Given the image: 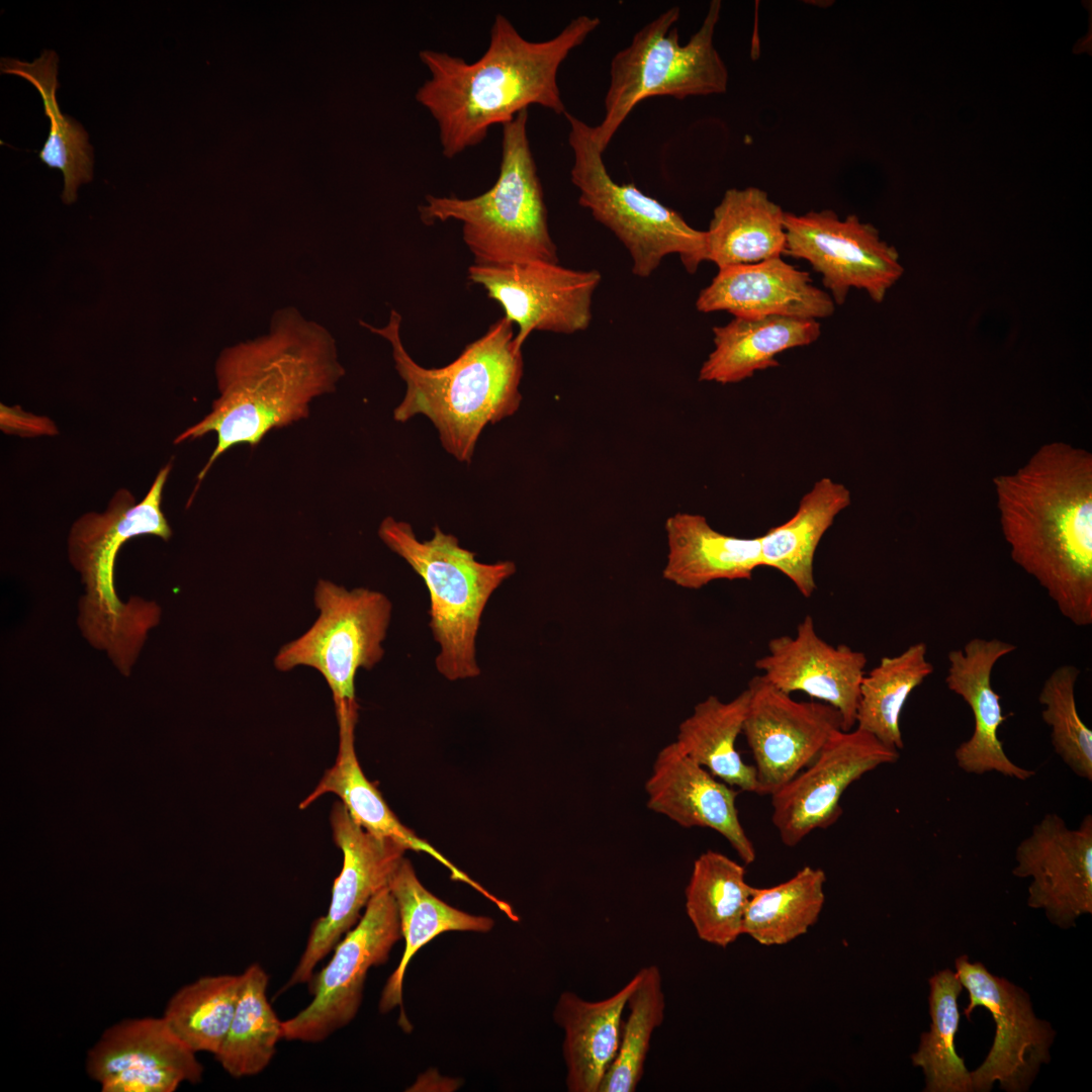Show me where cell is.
Listing matches in <instances>:
<instances>
[{
	"label": "cell",
	"mask_w": 1092,
	"mask_h": 1092,
	"mask_svg": "<svg viewBox=\"0 0 1092 1092\" xmlns=\"http://www.w3.org/2000/svg\"><path fill=\"white\" fill-rule=\"evenodd\" d=\"M401 315L391 310L381 328L360 325L387 340L394 367L405 382L403 399L393 411L396 422L426 416L436 427L444 449L469 463L482 430L514 415L520 407L522 350L514 343V324L505 316L466 345L440 368H425L406 352L400 338Z\"/></svg>",
	"instance_id": "277c9868"
},
{
	"label": "cell",
	"mask_w": 1092,
	"mask_h": 1092,
	"mask_svg": "<svg viewBox=\"0 0 1092 1092\" xmlns=\"http://www.w3.org/2000/svg\"><path fill=\"white\" fill-rule=\"evenodd\" d=\"M749 700L742 733L754 759L759 795H771L819 754L843 730L840 713L823 702H798L763 675L747 686Z\"/></svg>",
	"instance_id": "e0dca14e"
},
{
	"label": "cell",
	"mask_w": 1092,
	"mask_h": 1092,
	"mask_svg": "<svg viewBox=\"0 0 1092 1092\" xmlns=\"http://www.w3.org/2000/svg\"><path fill=\"white\" fill-rule=\"evenodd\" d=\"M785 229L784 255L807 261L821 274L835 305L844 304L850 288L880 303L904 273L897 250L855 214L840 219L830 209L786 212Z\"/></svg>",
	"instance_id": "7c38bea8"
},
{
	"label": "cell",
	"mask_w": 1092,
	"mask_h": 1092,
	"mask_svg": "<svg viewBox=\"0 0 1092 1092\" xmlns=\"http://www.w3.org/2000/svg\"><path fill=\"white\" fill-rule=\"evenodd\" d=\"M171 468L170 461L159 470L142 500L136 502L129 490L120 488L103 513L81 516L69 533V560L85 585L79 605V627L90 644L106 651L125 675L148 632L159 624L161 613L154 602L140 598L126 603L119 600L114 583L115 562L121 546L133 537L171 538V527L161 509Z\"/></svg>",
	"instance_id": "5b68a950"
},
{
	"label": "cell",
	"mask_w": 1092,
	"mask_h": 1092,
	"mask_svg": "<svg viewBox=\"0 0 1092 1092\" xmlns=\"http://www.w3.org/2000/svg\"><path fill=\"white\" fill-rule=\"evenodd\" d=\"M468 278L517 325L514 343L521 350L535 331L573 334L586 330L593 318V296L602 280L598 270H574L542 261L472 264Z\"/></svg>",
	"instance_id": "5bb4252c"
},
{
	"label": "cell",
	"mask_w": 1092,
	"mask_h": 1092,
	"mask_svg": "<svg viewBox=\"0 0 1092 1092\" xmlns=\"http://www.w3.org/2000/svg\"><path fill=\"white\" fill-rule=\"evenodd\" d=\"M628 998L629 1014L622 1025L618 1053L599 1092H634L640 1083L654 1030L664 1019L665 996L657 966L640 969Z\"/></svg>",
	"instance_id": "f35d334b"
},
{
	"label": "cell",
	"mask_w": 1092,
	"mask_h": 1092,
	"mask_svg": "<svg viewBox=\"0 0 1092 1092\" xmlns=\"http://www.w3.org/2000/svg\"><path fill=\"white\" fill-rule=\"evenodd\" d=\"M645 791L651 811L684 828L713 829L745 864L755 860V847L739 819L738 792L691 759L674 741L657 753Z\"/></svg>",
	"instance_id": "ffe728a7"
},
{
	"label": "cell",
	"mask_w": 1092,
	"mask_h": 1092,
	"mask_svg": "<svg viewBox=\"0 0 1092 1092\" xmlns=\"http://www.w3.org/2000/svg\"><path fill=\"white\" fill-rule=\"evenodd\" d=\"M748 700L747 688L728 702L709 696L679 724L674 742L715 778L733 788L759 795L754 765L745 763L736 749Z\"/></svg>",
	"instance_id": "4dcf8cb0"
},
{
	"label": "cell",
	"mask_w": 1092,
	"mask_h": 1092,
	"mask_svg": "<svg viewBox=\"0 0 1092 1092\" xmlns=\"http://www.w3.org/2000/svg\"><path fill=\"white\" fill-rule=\"evenodd\" d=\"M826 875L804 867L788 881L755 888L743 918V934L762 945H782L805 934L822 911Z\"/></svg>",
	"instance_id": "e575fe53"
},
{
	"label": "cell",
	"mask_w": 1092,
	"mask_h": 1092,
	"mask_svg": "<svg viewBox=\"0 0 1092 1092\" xmlns=\"http://www.w3.org/2000/svg\"><path fill=\"white\" fill-rule=\"evenodd\" d=\"M1080 672L1073 664L1058 666L1044 680L1038 702L1055 752L1076 776L1091 782L1092 731L1080 718L1075 697Z\"/></svg>",
	"instance_id": "ab89813d"
},
{
	"label": "cell",
	"mask_w": 1092,
	"mask_h": 1092,
	"mask_svg": "<svg viewBox=\"0 0 1092 1092\" xmlns=\"http://www.w3.org/2000/svg\"><path fill=\"white\" fill-rule=\"evenodd\" d=\"M714 350L702 364L699 380L737 383L756 371L778 367L776 356L816 342L817 320L788 316L737 317L713 328Z\"/></svg>",
	"instance_id": "484cf974"
},
{
	"label": "cell",
	"mask_w": 1092,
	"mask_h": 1092,
	"mask_svg": "<svg viewBox=\"0 0 1092 1092\" xmlns=\"http://www.w3.org/2000/svg\"><path fill=\"white\" fill-rule=\"evenodd\" d=\"M638 982V974L618 992L599 1001L573 992L560 994L553 1011L564 1037L562 1055L569 1092H599L620 1044L622 1015Z\"/></svg>",
	"instance_id": "cb8c5ba5"
},
{
	"label": "cell",
	"mask_w": 1092,
	"mask_h": 1092,
	"mask_svg": "<svg viewBox=\"0 0 1092 1092\" xmlns=\"http://www.w3.org/2000/svg\"><path fill=\"white\" fill-rule=\"evenodd\" d=\"M899 757L898 749L857 727L835 732L809 765L770 795L771 821L782 842L793 847L814 830L833 825L842 815L846 789Z\"/></svg>",
	"instance_id": "2e32d148"
},
{
	"label": "cell",
	"mask_w": 1092,
	"mask_h": 1092,
	"mask_svg": "<svg viewBox=\"0 0 1092 1092\" xmlns=\"http://www.w3.org/2000/svg\"><path fill=\"white\" fill-rule=\"evenodd\" d=\"M345 373L331 332L297 308L282 307L266 334L221 351L214 365L218 397L174 443L215 433L216 446L197 475L200 483L229 449L254 448L271 430L307 418L309 403L335 391Z\"/></svg>",
	"instance_id": "6da1fadb"
},
{
	"label": "cell",
	"mask_w": 1092,
	"mask_h": 1092,
	"mask_svg": "<svg viewBox=\"0 0 1092 1092\" xmlns=\"http://www.w3.org/2000/svg\"><path fill=\"white\" fill-rule=\"evenodd\" d=\"M1012 560L1079 627L1092 624V454L1042 445L1014 473L993 478Z\"/></svg>",
	"instance_id": "3957f363"
},
{
	"label": "cell",
	"mask_w": 1092,
	"mask_h": 1092,
	"mask_svg": "<svg viewBox=\"0 0 1092 1092\" xmlns=\"http://www.w3.org/2000/svg\"><path fill=\"white\" fill-rule=\"evenodd\" d=\"M241 985L242 974L201 977L172 996L163 1018L194 1053L215 1056L231 1027Z\"/></svg>",
	"instance_id": "74e56055"
},
{
	"label": "cell",
	"mask_w": 1092,
	"mask_h": 1092,
	"mask_svg": "<svg viewBox=\"0 0 1092 1092\" xmlns=\"http://www.w3.org/2000/svg\"><path fill=\"white\" fill-rule=\"evenodd\" d=\"M740 863L715 850L694 861L686 888V911L698 937L726 947L743 934V918L754 892Z\"/></svg>",
	"instance_id": "d6a6232c"
},
{
	"label": "cell",
	"mask_w": 1092,
	"mask_h": 1092,
	"mask_svg": "<svg viewBox=\"0 0 1092 1092\" xmlns=\"http://www.w3.org/2000/svg\"><path fill=\"white\" fill-rule=\"evenodd\" d=\"M927 646L917 642L895 656L882 657L864 673L859 688L855 727L898 750L904 747L900 717L911 693L934 670Z\"/></svg>",
	"instance_id": "836d02e7"
},
{
	"label": "cell",
	"mask_w": 1092,
	"mask_h": 1092,
	"mask_svg": "<svg viewBox=\"0 0 1092 1092\" xmlns=\"http://www.w3.org/2000/svg\"><path fill=\"white\" fill-rule=\"evenodd\" d=\"M528 120L527 109L502 125L499 171L488 190L470 198L429 194L418 208L427 225L461 222L473 264L559 263L528 138Z\"/></svg>",
	"instance_id": "8992f818"
},
{
	"label": "cell",
	"mask_w": 1092,
	"mask_h": 1092,
	"mask_svg": "<svg viewBox=\"0 0 1092 1092\" xmlns=\"http://www.w3.org/2000/svg\"><path fill=\"white\" fill-rule=\"evenodd\" d=\"M785 213L759 188L726 190L705 231V261L721 269L782 257Z\"/></svg>",
	"instance_id": "f1b7e54d"
},
{
	"label": "cell",
	"mask_w": 1092,
	"mask_h": 1092,
	"mask_svg": "<svg viewBox=\"0 0 1092 1092\" xmlns=\"http://www.w3.org/2000/svg\"><path fill=\"white\" fill-rule=\"evenodd\" d=\"M600 24L599 17L579 15L553 37L532 41L497 14L486 50L473 62L447 52L420 51L429 78L416 99L437 123L443 156L453 159L478 146L492 126L504 125L530 105L564 115L559 68Z\"/></svg>",
	"instance_id": "7a4b0ae2"
},
{
	"label": "cell",
	"mask_w": 1092,
	"mask_h": 1092,
	"mask_svg": "<svg viewBox=\"0 0 1092 1092\" xmlns=\"http://www.w3.org/2000/svg\"><path fill=\"white\" fill-rule=\"evenodd\" d=\"M58 62L56 52L46 50L31 63L1 59V72L27 80L38 91L44 114L50 120L49 136L38 158L49 168L62 172L64 189L61 198L66 204H71L77 200L79 186L92 180L94 159L85 128L60 109L56 97L59 87Z\"/></svg>",
	"instance_id": "1f68e13d"
},
{
	"label": "cell",
	"mask_w": 1092,
	"mask_h": 1092,
	"mask_svg": "<svg viewBox=\"0 0 1092 1092\" xmlns=\"http://www.w3.org/2000/svg\"><path fill=\"white\" fill-rule=\"evenodd\" d=\"M699 311H727L737 317L788 316L817 320L832 315L830 294L810 274L782 257L719 269L696 300Z\"/></svg>",
	"instance_id": "44dd1931"
},
{
	"label": "cell",
	"mask_w": 1092,
	"mask_h": 1092,
	"mask_svg": "<svg viewBox=\"0 0 1092 1092\" xmlns=\"http://www.w3.org/2000/svg\"><path fill=\"white\" fill-rule=\"evenodd\" d=\"M330 823L334 841L343 852V867L333 885L329 910L313 922L305 948L283 990L309 983L316 965L358 923L361 910L388 887L406 850L391 838L366 831L341 801L334 803Z\"/></svg>",
	"instance_id": "9a60e30c"
},
{
	"label": "cell",
	"mask_w": 1092,
	"mask_h": 1092,
	"mask_svg": "<svg viewBox=\"0 0 1092 1092\" xmlns=\"http://www.w3.org/2000/svg\"><path fill=\"white\" fill-rule=\"evenodd\" d=\"M1017 878H1030L1027 905L1068 929L1092 913V816L1069 828L1056 813L1045 814L1015 849Z\"/></svg>",
	"instance_id": "ac0fdd59"
},
{
	"label": "cell",
	"mask_w": 1092,
	"mask_h": 1092,
	"mask_svg": "<svg viewBox=\"0 0 1092 1092\" xmlns=\"http://www.w3.org/2000/svg\"><path fill=\"white\" fill-rule=\"evenodd\" d=\"M851 503V492L830 477L817 480L795 515L760 537L761 566L785 574L806 599L816 589L814 555L836 516Z\"/></svg>",
	"instance_id": "f546056e"
},
{
	"label": "cell",
	"mask_w": 1092,
	"mask_h": 1092,
	"mask_svg": "<svg viewBox=\"0 0 1092 1092\" xmlns=\"http://www.w3.org/2000/svg\"><path fill=\"white\" fill-rule=\"evenodd\" d=\"M1016 649L1014 644L992 638H973L962 649L948 652L945 684L970 707L974 717L971 737L954 750L958 766L967 774L998 772L1026 781L1034 771L1021 767L1006 754L999 739V729L1007 719L1003 715L1001 697L991 684L992 670L998 660Z\"/></svg>",
	"instance_id": "7402d4cb"
},
{
	"label": "cell",
	"mask_w": 1092,
	"mask_h": 1092,
	"mask_svg": "<svg viewBox=\"0 0 1092 1092\" xmlns=\"http://www.w3.org/2000/svg\"><path fill=\"white\" fill-rule=\"evenodd\" d=\"M420 541L413 527L392 517L382 520L378 536L424 580L430 596V623L440 645L435 664L449 680L478 676L476 637L480 619L493 592L517 570L513 561L482 563L458 539L433 528Z\"/></svg>",
	"instance_id": "52a82bcc"
},
{
	"label": "cell",
	"mask_w": 1092,
	"mask_h": 1092,
	"mask_svg": "<svg viewBox=\"0 0 1092 1092\" xmlns=\"http://www.w3.org/2000/svg\"><path fill=\"white\" fill-rule=\"evenodd\" d=\"M928 983L930 1029L921 1033L912 1064L924 1074L925 1092H973L971 1072L954 1049L961 1017L958 998L964 987L949 969L939 971Z\"/></svg>",
	"instance_id": "8d00e7d4"
},
{
	"label": "cell",
	"mask_w": 1092,
	"mask_h": 1092,
	"mask_svg": "<svg viewBox=\"0 0 1092 1092\" xmlns=\"http://www.w3.org/2000/svg\"><path fill=\"white\" fill-rule=\"evenodd\" d=\"M195 1054L163 1016L126 1019L106 1029L90 1049L86 1071L99 1084L164 1070L181 1072L190 1083H197L203 1068Z\"/></svg>",
	"instance_id": "83f0119b"
},
{
	"label": "cell",
	"mask_w": 1092,
	"mask_h": 1092,
	"mask_svg": "<svg viewBox=\"0 0 1092 1092\" xmlns=\"http://www.w3.org/2000/svg\"><path fill=\"white\" fill-rule=\"evenodd\" d=\"M401 937L397 906L386 887L369 901L327 966L312 976V1000L283 1021V1038L320 1042L349 1024L361 1006L368 971L385 964Z\"/></svg>",
	"instance_id": "8fae6325"
},
{
	"label": "cell",
	"mask_w": 1092,
	"mask_h": 1092,
	"mask_svg": "<svg viewBox=\"0 0 1092 1092\" xmlns=\"http://www.w3.org/2000/svg\"><path fill=\"white\" fill-rule=\"evenodd\" d=\"M313 603L318 616L302 635L279 648L274 666L289 671L308 666L327 681L334 704L356 702L355 677L360 668L371 669L383 657L382 643L392 605L382 593L347 589L320 579Z\"/></svg>",
	"instance_id": "30bf717a"
},
{
	"label": "cell",
	"mask_w": 1092,
	"mask_h": 1092,
	"mask_svg": "<svg viewBox=\"0 0 1092 1092\" xmlns=\"http://www.w3.org/2000/svg\"><path fill=\"white\" fill-rule=\"evenodd\" d=\"M268 975L259 964L242 974L241 991L231 1027L214 1056L223 1070L235 1078L262 1072L283 1038V1021L267 997Z\"/></svg>",
	"instance_id": "d590c367"
},
{
	"label": "cell",
	"mask_w": 1092,
	"mask_h": 1092,
	"mask_svg": "<svg viewBox=\"0 0 1092 1092\" xmlns=\"http://www.w3.org/2000/svg\"><path fill=\"white\" fill-rule=\"evenodd\" d=\"M956 974L969 993L964 1015L976 1007L989 1010L995 1025L992 1046L983 1063L971 1072L973 1091L988 1092L996 1082L1007 1092H1025L1041 1065L1051 1061L1056 1031L1036 1017L1029 995L1022 988L990 973L980 962L964 954L954 962Z\"/></svg>",
	"instance_id": "4fadbf2b"
},
{
	"label": "cell",
	"mask_w": 1092,
	"mask_h": 1092,
	"mask_svg": "<svg viewBox=\"0 0 1092 1092\" xmlns=\"http://www.w3.org/2000/svg\"><path fill=\"white\" fill-rule=\"evenodd\" d=\"M667 556L662 576L686 589L697 590L726 579H749L761 566L760 537L740 538L721 533L706 517L676 513L664 524Z\"/></svg>",
	"instance_id": "d4e9b609"
},
{
	"label": "cell",
	"mask_w": 1092,
	"mask_h": 1092,
	"mask_svg": "<svg viewBox=\"0 0 1092 1092\" xmlns=\"http://www.w3.org/2000/svg\"><path fill=\"white\" fill-rule=\"evenodd\" d=\"M388 888L397 906L404 949L382 989L378 1009L381 1013H387L400 1007L399 1024L405 1029L410 1023L401 1007L403 980L406 968L418 950L447 931L489 932L494 920L454 908L433 895L420 882L412 862L405 857L392 875Z\"/></svg>",
	"instance_id": "4316f807"
},
{
	"label": "cell",
	"mask_w": 1092,
	"mask_h": 1092,
	"mask_svg": "<svg viewBox=\"0 0 1092 1092\" xmlns=\"http://www.w3.org/2000/svg\"><path fill=\"white\" fill-rule=\"evenodd\" d=\"M722 3L713 0L700 28L681 44L677 31L680 8L672 6L641 27L610 65L605 114L592 126L604 154L625 119L643 100L668 96L682 100L726 92L728 70L714 44Z\"/></svg>",
	"instance_id": "ba28073f"
},
{
	"label": "cell",
	"mask_w": 1092,
	"mask_h": 1092,
	"mask_svg": "<svg viewBox=\"0 0 1092 1092\" xmlns=\"http://www.w3.org/2000/svg\"><path fill=\"white\" fill-rule=\"evenodd\" d=\"M866 664L863 652L823 640L810 615L800 622L795 636L769 640L767 653L755 661L761 675L784 693L802 692L835 708L845 731L855 727Z\"/></svg>",
	"instance_id": "d6986e66"
},
{
	"label": "cell",
	"mask_w": 1092,
	"mask_h": 1092,
	"mask_svg": "<svg viewBox=\"0 0 1092 1092\" xmlns=\"http://www.w3.org/2000/svg\"><path fill=\"white\" fill-rule=\"evenodd\" d=\"M564 116L573 155L570 177L579 192L578 203L625 246L633 274L649 277L670 254H677L686 270L695 273L705 261V231L694 229L678 212L634 184L614 181L592 126L568 111Z\"/></svg>",
	"instance_id": "9c48e42d"
},
{
	"label": "cell",
	"mask_w": 1092,
	"mask_h": 1092,
	"mask_svg": "<svg viewBox=\"0 0 1092 1092\" xmlns=\"http://www.w3.org/2000/svg\"><path fill=\"white\" fill-rule=\"evenodd\" d=\"M335 710L339 727V749L336 761L325 771L313 791L301 801L299 809L307 808L328 793L335 794L341 799L352 818L366 831L376 836L391 838L406 849L428 853L449 870L452 880L468 884L495 906H502L503 900L469 878L429 842L417 836L414 831L399 822L380 792L367 780L357 759L355 751L357 702L335 705Z\"/></svg>",
	"instance_id": "603a6c76"
}]
</instances>
